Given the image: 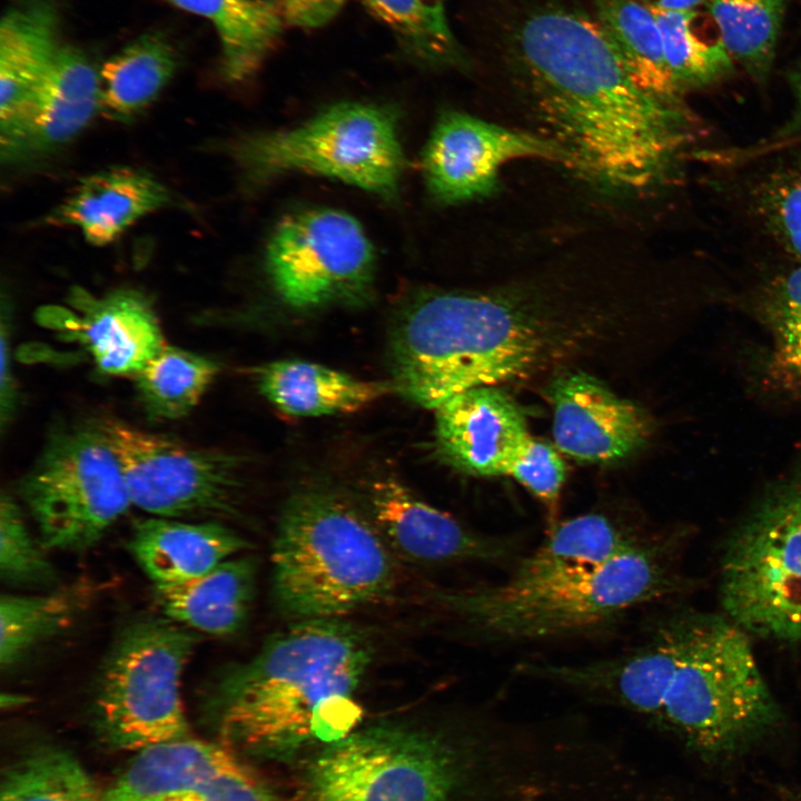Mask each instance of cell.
Segmentation results:
<instances>
[{
	"label": "cell",
	"mask_w": 801,
	"mask_h": 801,
	"mask_svg": "<svg viewBox=\"0 0 801 801\" xmlns=\"http://www.w3.org/2000/svg\"><path fill=\"white\" fill-rule=\"evenodd\" d=\"M53 0H20L0 24V141L3 161L13 151L31 105L59 46Z\"/></svg>",
	"instance_id": "18"
},
{
	"label": "cell",
	"mask_w": 801,
	"mask_h": 801,
	"mask_svg": "<svg viewBox=\"0 0 801 801\" xmlns=\"http://www.w3.org/2000/svg\"><path fill=\"white\" fill-rule=\"evenodd\" d=\"M373 657L368 633L342 617L294 622L217 681L225 736L276 756L344 739L363 718L356 692Z\"/></svg>",
	"instance_id": "3"
},
{
	"label": "cell",
	"mask_w": 801,
	"mask_h": 801,
	"mask_svg": "<svg viewBox=\"0 0 801 801\" xmlns=\"http://www.w3.org/2000/svg\"><path fill=\"white\" fill-rule=\"evenodd\" d=\"M652 12L669 69L682 92L712 83L732 71L733 59L706 9Z\"/></svg>",
	"instance_id": "29"
},
{
	"label": "cell",
	"mask_w": 801,
	"mask_h": 801,
	"mask_svg": "<svg viewBox=\"0 0 801 801\" xmlns=\"http://www.w3.org/2000/svg\"><path fill=\"white\" fill-rule=\"evenodd\" d=\"M167 801H280L277 794L238 759Z\"/></svg>",
	"instance_id": "38"
},
{
	"label": "cell",
	"mask_w": 801,
	"mask_h": 801,
	"mask_svg": "<svg viewBox=\"0 0 801 801\" xmlns=\"http://www.w3.org/2000/svg\"><path fill=\"white\" fill-rule=\"evenodd\" d=\"M367 9L395 36L402 49L422 66L447 69L467 65L453 33L446 0H364Z\"/></svg>",
	"instance_id": "31"
},
{
	"label": "cell",
	"mask_w": 801,
	"mask_h": 801,
	"mask_svg": "<svg viewBox=\"0 0 801 801\" xmlns=\"http://www.w3.org/2000/svg\"><path fill=\"white\" fill-rule=\"evenodd\" d=\"M218 373L212 358L167 344L132 378L147 417L172 421L196 408Z\"/></svg>",
	"instance_id": "30"
},
{
	"label": "cell",
	"mask_w": 801,
	"mask_h": 801,
	"mask_svg": "<svg viewBox=\"0 0 801 801\" xmlns=\"http://www.w3.org/2000/svg\"><path fill=\"white\" fill-rule=\"evenodd\" d=\"M264 261L274 291L293 308L355 306L372 294L375 250L360 224L340 210L286 216L269 237Z\"/></svg>",
	"instance_id": "11"
},
{
	"label": "cell",
	"mask_w": 801,
	"mask_h": 801,
	"mask_svg": "<svg viewBox=\"0 0 801 801\" xmlns=\"http://www.w3.org/2000/svg\"><path fill=\"white\" fill-rule=\"evenodd\" d=\"M633 82L652 98L682 108L652 10L635 0H590Z\"/></svg>",
	"instance_id": "27"
},
{
	"label": "cell",
	"mask_w": 801,
	"mask_h": 801,
	"mask_svg": "<svg viewBox=\"0 0 801 801\" xmlns=\"http://www.w3.org/2000/svg\"><path fill=\"white\" fill-rule=\"evenodd\" d=\"M725 616L748 635L801 646V471L767 487L726 537Z\"/></svg>",
	"instance_id": "8"
},
{
	"label": "cell",
	"mask_w": 801,
	"mask_h": 801,
	"mask_svg": "<svg viewBox=\"0 0 801 801\" xmlns=\"http://www.w3.org/2000/svg\"><path fill=\"white\" fill-rule=\"evenodd\" d=\"M101 794L70 754L44 750L27 758L8 773L1 801H101Z\"/></svg>",
	"instance_id": "35"
},
{
	"label": "cell",
	"mask_w": 801,
	"mask_h": 801,
	"mask_svg": "<svg viewBox=\"0 0 801 801\" xmlns=\"http://www.w3.org/2000/svg\"><path fill=\"white\" fill-rule=\"evenodd\" d=\"M531 437L514 399L498 386H478L435 408V439L444 459L473 476L508 475Z\"/></svg>",
	"instance_id": "17"
},
{
	"label": "cell",
	"mask_w": 801,
	"mask_h": 801,
	"mask_svg": "<svg viewBox=\"0 0 801 801\" xmlns=\"http://www.w3.org/2000/svg\"><path fill=\"white\" fill-rule=\"evenodd\" d=\"M800 89H801V87H800Z\"/></svg>",
	"instance_id": "44"
},
{
	"label": "cell",
	"mask_w": 801,
	"mask_h": 801,
	"mask_svg": "<svg viewBox=\"0 0 801 801\" xmlns=\"http://www.w3.org/2000/svg\"><path fill=\"white\" fill-rule=\"evenodd\" d=\"M565 465L548 444L532 436L512 463L508 475L525 486L554 513L563 484Z\"/></svg>",
	"instance_id": "37"
},
{
	"label": "cell",
	"mask_w": 801,
	"mask_h": 801,
	"mask_svg": "<svg viewBox=\"0 0 801 801\" xmlns=\"http://www.w3.org/2000/svg\"><path fill=\"white\" fill-rule=\"evenodd\" d=\"M83 605L82 594L57 591L42 595H2L0 665L20 662L33 647L66 630Z\"/></svg>",
	"instance_id": "33"
},
{
	"label": "cell",
	"mask_w": 801,
	"mask_h": 801,
	"mask_svg": "<svg viewBox=\"0 0 801 801\" xmlns=\"http://www.w3.org/2000/svg\"><path fill=\"white\" fill-rule=\"evenodd\" d=\"M761 206L779 239L801 257V172L774 178L762 192Z\"/></svg>",
	"instance_id": "39"
},
{
	"label": "cell",
	"mask_w": 801,
	"mask_h": 801,
	"mask_svg": "<svg viewBox=\"0 0 801 801\" xmlns=\"http://www.w3.org/2000/svg\"><path fill=\"white\" fill-rule=\"evenodd\" d=\"M260 393L291 416H323L364 408L390 392L379 382L303 360H278L256 372Z\"/></svg>",
	"instance_id": "24"
},
{
	"label": "cell",
	"mask_w": 801,
	"mask_h": 801,
	"mask_svg": "<svg viewBox=\"0 0 801 801\" xmlns=\"http://www.w3.org/2000/svg\"><path fill=\"white\" fill-rule=\"evenodd\" d=\"M101 428L118 457L131 504L166 518L233 514L238 459L118 419Z\"/></svg>",
	"instance_id": "12"
},
{
	"label": "cell",
	"mask_w": 801,
	"mask_h": 801,
	"mask_svg": "<svg viewBox=\"0 0 801 801\" xmlns=\"http://www.w3.org/2000/svg\"><path fill=\"white\" fill-rule=\"evenodd\" d=\"M227 151L249 185L306 172L387 201L398 198L405 166L396 111L363 102L333 105L290 129L241 136Z\"/></svg>",
	"instance_id": "7"
},
{
	"label": "cell",
	"mask_w": 801,
	"mask_h": 801,
	"mask_svg": "<svg viewBox=\"0 0 801 801\" xmlns=\"http://www.w3.org/2000/svg\"><path fill=\"white\" fill-rule=\"evenodd\" d=\"M198 637L168 617H146L117 636L99 672L95 712L115 746L138 752L188 735L181 679Z\"/></svg>",
	"instance_id": "9"
},
{
	"label": "cell",
	"mask_w": 801,
	"mask_h": 801,
	"mask_svg": "<svg viewBox=\"0 0 801 801\" xmlns=\"http://www.w3.org/2000/svg\"><path fill=\"white\" fill-rule=\"evenodd\" d=\"M99 108L100 71L79 49L61 47L6 161L18 162L65 146L86 128Z\"/></svg>",
	"instance_id": "19"
},
{
	"label": "cell",
	"mask_w": 801,
	"mask_h": 801,
	"mask_svg": "<svg viewBox=\"0 0 801 801\" xmlns=\"http://www.w3.org/2000/svg\"><path fill=\"white\" fill-rule=\"evenodd\" d=\"M68 303L71 310L55 312L47 322L78 342L106 375L134 377L167 345L151 303L134 289L96 297L75 287Z\"/></svg>",
	"instance_id": "16"
},
{
	"label": "cell",
	"mask_w": 801,
	"mask_h": 801,
	"mask_svg": "<svg viewBox=\"0 0 801 801\" xmlns=\"http://www.w3.org/2000/svg\"><path fill=\"white\" fill-rule=\"evenodd\" d=\"M18 491L46 550H89L132 505L101 424L55 428Z\"/></svg>",
	"instance_id": "10"
},
{
	"label": "cell",
	"mask_w": 801,
	"mask_h": 801,
	"mask_svg": "<svg viewBox=\"0 0 801 801\" xmlns=\"http://www.w3.org/2000/svg\"><path fill=\"white\" fill-rule=\"evenodd\" d=\"M547 395L553 408L554 443L577 461L625 459L639 452L651 435V421L641 407L587 373L557 375Z\"/></svg>",
	"instance_id": "15"
},
{
	"label": "cell",
	"mask_w": 801,
	"mask_h": 801,
	"mask_svg": "<svg viewBox=\"0 0 801 801\" xmlns=\"http://www.w3.org/2000/svg\"><path fill=\"white\" fill-rule=\"evenodd\" d=\"M249 546L247 540L217 522L157 516L137 521L128 541L130 553L156 587L196 578Z\"/></svg>",
	"instance_id": "20"
},
{
	"label": "cell",
	"mask_w": 801,
	"mask_h": 801,
	"mask_svg": "<svg viewBox=\"0 0 801 801\" xmlns=\"http://www.w3.org/2000/svg\"><path fill=\"white\" fill-rule=\"evenodd\" d=\"M653 531L602 512L582 514L554 525L540 545L514 563L508 576L528 578L599 566L632 550Z\"/></svg>",
	"instance_id": "23"
},
{
	"label": "cell",
	"mask_w": 801,
	"mask_h": 801,
	"mask_svg": "<svg viewBox=\"0 0 801 801\" xmlns=\"http://www.w3.org/2000/svg\"><path fill=\"white\" fill-rule=\"evenodd\" d=\"M256 563L230 557L190 581L156 587L166 617L210 635L235 633L247 619L255 593Z\"/></svg>",
	"instance_id": "22"
},
{
	"label": "cell",
	"mask_w": 801,
	"mask_h": 801,
	"mask_svg": "<svg viewBox=\"0 0 801 801\" xmlns=\"http://www.w3.org/2000/svg\"><path fill=\"white\" fill-rule=\"evenodd\" d=\"M27 699L21 695H14V694H2L1 696V703L2 705L7 704L8 706L17 705L19 703L26 702Z\"/></svg>",
	"instance_id": "43"
},
{
	"label": "cell",
	"mask_w": 801,
	"mask_h": 801,
	"mask_svg": "<svg viewBox=\"0 0 801 801\" xmlns=\"http://www.w3.org/2000/svg\"><path fill=\"white\" fill-rule=\"evenodd\" d=\"M366 501L372 522L389 548L408 561L426 565L513 566L523 555L516 537L469 530L390 477L370 483Z\"/></svg>",
	"instance_id": "14"
},
{
	"label": "cell",
	"mask_w": 801,
	"mask_h": 801,
	"mask_svg": "<svg viewBox=\"0 0 801 801\" xmlns=\"http://www.w3.org/2000/svg\"><path fill=\"white\" fill-rule=\"evenodd\" d=\"M787 0H704L733 61L754 77L771 66Z\"/></svg>",
	"instance_id": "34"
},
{
	"label": "cell",
	"mask_w": 801,
	"mask_h": 801,
	"mask_svg": "<svg viewBox=\"0 0 801 801\" xmlns=\"http://www.w3.org/2000/svg\"><path fill=\"white\" fill-rule=\"evenodd\" d=\"M170 201L168 189L149 174L113 168L83 178L50 220L75 226L90 244L103 246Z\"/></svg>",
	"instance_id": "21"
},
{
	"label": "cell",
	"mask_w": 801,
	"mask_h": 801,
	"mask_svg": "<svg viewBox=\"0 0 801 801\" xmlns=\"http://www.w3.org/2000/svg\"><path fill=\"white\" fill-rule=\"evenodd\" d=\"M206 18L220 42L219 71L240 83L258 71L285 22L277 0H166Z\"/></svg>",
	"instance_id": "26"
},
{
	"label": "cell",
	"mask_w": 801,
	"mask_h": 801,
	"mask_svg": "<svg viewBox=\"0 0 801 801\" xmlns=\"http://www.w3.org/2000/svg\"><path fill=\"white\" fill-rule=\"evenodd\" d=\"M41 544L29 533L19 505L12 496L0 501V575L16 585H49L56 581V570L44 556Z\"/></svg>",
	"instance_id": "36"
},
{
	"label": "cell",
	"mask_w": 801,
	"mask_h": 801,
	"mask_svg": "<svg viewBox=\"0 0 801 801\" xmlns=\"http://www.w3.org/2000/svg\"><path fill=\"white\" fill-rule=\"evenodd\" d=\"M651 624L660 644L651 721L711 755L748 748L774 730L781 710L742 629L686 609Z\"/></svg>",
	"instance_id": "5"
},
{
	"label": "cell",
	"mask_w": 801,
	"mask_h": 801,
	"mask_svg": "<svg viewBox=\"0 0 801 801\" xmlns=\"http://www.w3.org/2000/svg\"><path fill=\"white\" fill-rule=\"evenodd\" d=\"M135 753L101 801H167L237 759L229 749L188 735Z\"/></svg>",
	"instance_id": "25"
},
{
	"label": "cell",
	"mask_w": 801,
	"mask_h": 801,
	"mask_svg": "<svg viewBox=\"0 0 801 801\" xmlns=\"http://www.w3.org/2000/svg\"><path fill=\"white\" fill-rule=\"evenodd\" d=\"M641 4L660 11L689 10L701 7L704 0H635Z\"/></svg>",
	"instance_id": "42"
},
{
	"label": "cell",
	"mask_w": 801,
	"mask_h": 801,
	"mask_svg": "<svg viewBox=\"0 0 801 801\" xmlns=\"http://www.w3.org/2000/svg\"><path fill=\"white\" fill-rule=\"evenodd\" d=\"M490 47L574 169L614 194L668 177L684 111L641 90L594 10L576 0H490Z\"/></svg>",
	"instance_id": "1"
},
{
	"label": "cell",
	"mask_w": 801,
	"mask_h": 801,
	"mask_svg": "<svg viewBox=\"0 0 801 801\" xmlns=\"http://www.w3.org/2000/svg\"><path fill=\"white\" fill-rule=\"evenodd\" d=\"M285 22L315 28L334 18L346 0H277Z\"/></svg>",
	"instance_id": "40"
},
{
	"label": "cell",
	"mask_w": 801,
	"mask_h": 801,
	"mask_svg": "<svg viewBox=\"0 0 801 801\" xmlns=\"http://www.w3.org/2000/svg\"><path fill=\"white\" fill-rule=\"evenodd\" d=\"M530 285L421 294L390 337L393 386L435 409L455 394L534 376L605 338L609 310Z\"/></svg>",
	"instance_id": "2"
},
{
	"label": "cell",
	"mask_w": 801,
	"mask_h": 801,
	"mask_svg": "<svg viewBox=\"0 0 801 801\" xmlns=\"http://www.w3.org/2000/svg\"><path fill=\"white\" fill-rule=\"evenodd\" d=\"M518 158L545 159L574 169L568 152L547 137L456 110L437 118L423 150L422 168L429 195L449 205L492 195L502 166Z\"/></svg>",
	"instance_id": "13"
},
{
	"label": "cell",
	"mask_w": 801,
	"mask_h": 801,
	"mask_svg": "<svg viewBox=\"0 0 801 801\" xmlns=\"http://www.w3.org/2000/svg\"><path fill=\"white\" fill-rule=\"evenodd\" d=\"M758 315L770 338L769 380L781 392L801 396V266L765 287Z\"/></svg>",
	"instance_id": "32"
},
{
	"label": "cell",
	"mask_w": 801,
	"mask_h": 801,
	"mask_svg": "<svg viewBox=\"0 0 801 801\" xmlns=\"http://www.w3.org/2000/svg\"><path fill=\"white\" fill-rule=\"evenodd\" d=\"M177 67V55L159 34H144L106 61L100 69L101 108L127 119L160 93Z\"/></svg>",
	"instance_id": "28"
},
{
	"label": "cell",
	"mask_w": 801,
	"mask_h": 801,
	"mask_svg": "<svg viewBox=\"0 0 801 801\" xmlns=\"http://www.w3.org/2000/svg\"><path fill=\"white\" fill-rule=\"evenodd\" d=\"M271 567L277 606L295 621L343 617L383 601L396 584L392 550L372 520L323 488L285 503Z\"/></svg>",
	"instance_id": "6"
},
{
	"label": "cell",
	"mask_w": 801,
	"mask_h": 801,
	"mask_svg": "<svg viewBox=\"0 0 801 801\" xmlns=\"http://www.w3.org/2000/svg\"><path fill=\"white\" fill-rule=\"evenodd\" d=\"M10 318L8 310L1 313V380H0V422L3 432L11 423L17 411V383L11 366Z\"/></svg>",
	"instance_id": "41"
},
{
	"label": "cell",
	"mask_w": 801,
	"mask_h": 801,
	"mask_svg": "<svg viewBox=\"0 0 801 801\" xmlns=\"http://www.w3.org/2000/svg\"><path fill=\"white\" fill-rule=\"evenodd\" d=\"M684 528H655L605 564L528 578L434 590L433 603L478 644L552 643L604 632L633 611L688 589Z\"/></svg>",
	"instance_id": "4"
}]
</instances>
